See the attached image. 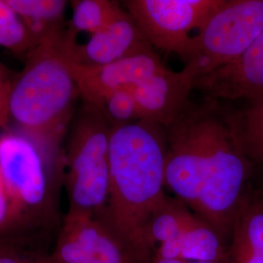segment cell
Listing matches in <instances>:
<instances>
[{
	"label": "cell",
	"mask_w": 263,
	"mask_h": 263,
	"mask_svg": "<svg viewBox=\"0 0 263 263\" xmlns=\"http://www.w3.org/2000/svg\"><path fill=\"white\" fill-rule=\"evenodd\" d=\"M262 31L263 0H223L189 39L182 70L196 81L235 62Z\"/></svg>",
	"instance_id": "6"
},
{
	"label": "cell",
	"mask_w": 263,
	"mask_h": 263,
	"mask_svg": "<svg viewBox=\"0 0 263 263\" xmlns=\"http://www.w3.org/2000/svg\"><path fill=\"white\" fill-rule=\"evenodd\" d=\"M14 76L0 62V129L8 130L10 120L9 97Z\"/></svg>",
	"instance_id": "21"
},
{
	"label": "cell",
	"mask_w": 263,
	"mask_h": 263,
	"mask_svg": "<svg viewBox=\"0 0 263 263\" xmlns=\"http://www.w3.org/2000/svg\"><path fill=\"white\" fill-rule=\"evenodd\" d=\"M63 49L67 60L85 66H106L154 50L126 9L86 43L68 42L64 34Z\"/></svg>",
	"instance_id": "10"
},
{
	"label": "cell",
	"mask_w": 263,
	"mask_h": 263,
	"mask_svg": "<svg viewBox=\"0 0 263 263\" xmlns=\"http://www.w3.org/2000/svg\"><path fill=\"white\" fill-rule=\"evenodd\" d=\"M70 3L72 18L65 32V37L68 41H77V34L80 32L93 35L125 10L121 4L112 0H74Z\"/></svg>",
	"instance_id": "15"
},
{
	"label": "cell",
	"mask_w": 263,
	"mask_h": 263,
	"mask_svg": "<svg viewBox=\"0 0 263 263\" xmlns=\"http://www.w3.org/2000/svg\"><path fill=\"white\" fill-rule=\"evenodd\" d=\"M67 64L78 86L80 98L92 105L113 92L130 96L140 85L168 68L154 50L106 66H80L69 60Z\"/></svg>",
	"instance_id": "9"
},
{
	"label": "cell",
	"mask_w": 263,
	"mask_h": 263,
	"mask_svg": "<svg viewBox=\"0 0 263 263\" xmlns=\"http://www.w3.org/2000/svg\"><path fill=\"white\" fill-rule=\"evenodd\" d=\"M39 44L63 33L67 1L64 0H7Z\"/></svg>",
	"instance_id": "14"
},
{
	"label": "cell",
	"mask_w": 263,
	"mask_h": 263,
	"mask_svg": "<svg viewBox=\"0 0 263 263\" xmlns=\"http://www.w3.org/2000/svg\"><path fill=\"white\" fill-rule=\"evenodd\" d=\"M36 46L35 39L17 12L7 0H0V47L26 58Z\"/></svg>",
	"instance_id": "17"
},
{
	"label": "cell",
	"mask_w": 263,
	"mask_h": 263,
	"mask_svg": "<svg viewBox=\"0 0 263 263\" xmlns=\"http://www.w3.org/2000/svg\"><path fill=\"white\" fill-rule=\"evenodd\" d=\"M166 127L141 120L112 127L110 183L106 207L98 218L135 263H152L145 228L153 210L166 194Z\"/></svg>",
	"instance_id": "2"
},
{
	"label": "cell",
	"mask_w": 263,
	"mask_h": 263,
	"mask_svg": "<svg viewBox=\"0 0 263 263\" xmlns=\"http://www.w3.org/2000/svg\"><path fill=\"white\" fill-rule=\"evenodd\" d=\"M193 90L219 101L263 96V31L235 62L196 80Z\"/></svg>",
	"instance_id": "11"
},
{
	"label": "cell",
	"mask_w": 263,
	"mask_h": 263,
	"mask_svg": "<svg viewBox=\"0 0 263 263\" xmlns=\"http://www.w3.org/2000/svg\"><path fill=\"white\" fill-rule=\"evenodd\" d=\"M17 231L16 218L8 192L0 173V238Z\"/></svg>",
	"instance_id": "20"
},
{
	"label": "cell",
	"mask_w": 263,
	"mask_h": 263,
	"mask_svg": "<svg viewBox=\"0 0 263 263\" xmlns=\"http://www.w3.org/2000/svg\"><path fill=\"white\" fill-rule=\"evenodd\" d=\"M41 141L23 131L0 134V173L17 230L44 223L53 209L54 174Z\"/></svg>",
	"instance_id": "5"
},
{
	"label": "cell",
	"mask_w": 263,
	"mask_h": 263,
	"mask_svg": "<svg viewBox=\"0 0 263 263\" xmlns=\"http://www.w3.org/2000/svg\"><path fill=\"white\" fill-rule=\"evenodd\" d=\"M223 0H127L125 9L153 48L181 56L194 30H199Z\"/></svg>",
	"instance_id": "7"
},
{
	"label": "cell",
	"mask_w": 263,
	"mask_h": 263,
	"mask_svg": "<svg viewBox=\"0 0 263 263\" xmlns=\"http://www.w3.org/2000/svg\"><path fill=\"white\" fill-rule=\"evenodd\" d=\"M226 263H263V191L250 190L236 216Z\"/></svg>",
	"instance_id": "13"
},
{
	"label": "cell",
	"mask_w": 263,
	"mask_h": 263,
	"mask_svg": "<svg viewBox=\"0 0 263 263\" xmlns=\"http://www.w3.org/2000/svg\"><path fill=\"white\" fill-rule=\"evenodd\" d=\"M51 256L55 263H135L98 218L76 212H67Z\"/></svg>",
	"instance_id": "8"
},
{
	"label": "cell",
	"mask_w": 263,
	"mask_h": 263,
	"mask_svg": "<svg viewBox=\"0 0 263 263\" xmlns=\"http://www.w3.org/2000/svg\"><path fill=\"white\" fill-rule=\"evenodd\" d=\"M234 120L245 153L254 170L263 172V96L247 100L234 109Z\"/></svg>",
	"instance_id": "16"
},
{
	"label": "cell",
	"mask_w": 263,
	"mask_h": 263,
	"mask_svg": "<svg viewBox=\"0 0 263 263\" xmlns=\"http://www.w3.org/2000/svg\"><path fill=\"white\" fill-rule=\"evenodd\" d=\"M152 263H220V262H204V261H186V260H178V259H158L154 258Z\"/></svg>",
	"instance_id": "22"
},
{
	"label": "cell",
	"mask_w": 263,
	"mask_h": 263,
	"mask_svg": "<svg viewBox=\"0 0 263 263\" xmlns=\"http://www.w3.org/2000/svg\"><path fill=\"white\" fill-rule=\"evenodd\" d=\"M0 263H55L51 254L23 249L5 238H0Z\"/></svg>",
	"instance_id": "19"
},
{
	"label": "cell",
	"mask_w": 263,
	"mask_h": 263,
	"mask_svg": "<svg viewBox=\"0 0 263 263\" xmlns=\"http://www.w3.org/2000/svg\"><path fill=\"white\" fill-rule=\"evenodd\" d=\"M65 31L43 40L28 53L10 91V120L21 131L53 143L65 134L80 98L63 49Z\"/></svg>",
	"instance_id": "3"
},
{
	"label": "cell",
	"mask_w": 263,
	"mask_h": 263,
	"mask_svg": "<svg viewBox=\"0 0 263 263\" xmlns=\"http://www.w3.org/2000/svg\"><path fill=\"white\" fill-rule=\"evenodd\" d=\"M94 106L103 113L111 127L141 121L137 104L124 92L110 93Z\"/></svg>",
	"instance_id": "18"
},
{
	"label": "cell",
	"mask_w": 263,
	"mask_h": 263,
	"mask_svg": "<svg viewBox=\"0 0 263 263\" xmlns=\"http://www.w3.org/2000/svg\"><path fill=\"white\" fill-rule=\"evenodd\" d=\"M227 247L223 238L193 213L172 240L155 248L153 259L226 263Z\"/></svg>",
	"instance_id": "12"
},
{
	"label": "cell",
	"mask_w": 263,
	"mask_h": 263,
	"mask_svg": "<svg viewBox=\"0 0 263 263\" xmlns=\"http://www.w3.org/2000/svg\"><path fill=\"white\" fill-rule=\"evenodd\" d=\"M64 155L68 212L100 216L109 196L112 127L94 105L83 102L74 114Z\"/></svg>",
	"instance_id": "4"
},
{
	"label": "cell",
	"mask_w": 263,
	"mask_h": 263,
	"mask_svg": "<svg viewBox=\"0 0 263 263\" xmlns=\"http://www.w3.org/2000/svg\"><path fill=\"white\" fill-rule=\"evenodd\" d=\"M166 131L165 187L228 245L255 172L239 139L234 108L205 97L190 101Z\"/></svg>",
	"instance_id": "1"
}]
</instances>
